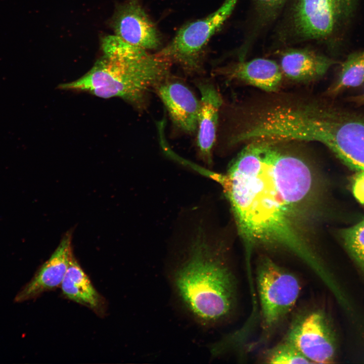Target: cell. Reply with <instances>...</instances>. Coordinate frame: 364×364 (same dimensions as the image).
Returning <instances> with one entry per match:
<instances>
[{
    "mask_svg": "<svg viewBox=\"0 0 364 364\" xmlns=\"http://www.w3.org/2000/svg\"><path fill=\"white\" fill-rule=\"evenodd\" d=\"M246 144L225 173L208 174L222 187L239 235L247 247L283 249L314 266L318 258L304 235L303 214L274 181L261 144Z\"/></svg>",
    "mask_w": 364,
    "mask_h": 364,
    "instance_id": "cell-1",
    "label": "cell"
},
{
    "mask_svg": "<svg viewBox=\"0 0 364 364\" xmlns=\"http://www.w3.org/2000/svg\"><path fill=\"white\" fill-rule=\"evenodd\" d=\"M173 252L167 267L171 292L195 323L214 328L227 321L236 308V279L226 243L203 224Z\"/></svg>",
    "mask_w": 364,
    "mask_h": 364,
    "instance_id": "cell-2",
    "label": "cell"
},
{
    "mask_svg": "<svg viewBox=\"0 0 364 364\" xmlns=\"http://www.w3.org/2000/svg\"><path fill=\"white\" fill-rule=\"evenodd\" d=\"M101 47L103 55L93 67L78 79L60 84V88L104 99L119 98L141 110L150 91L170 76V62L115 35L105 36Z\"/></svg>",
    "mask_w": 364,
    "mask_h": 364,
    "instance_id": "cell-3",
    "label": "cell"
},
{
    "mask_svg": "<svg viewBox=\"0 0 364 364\" xmlns=\"http://www.w3.org/2000/svg\"><path fill=\"white\" fill-rule=\"evenodd\" d=\"M273 131L281 140L320 143L349 168L364 170V117L316 99L290 97L276 110Z\"/></svg>",
    "mask_w": 364,
    "mask_h": 364,
    "instance_id": "cell-4",
    "label": "cell"
},
{
    "mask_svg": "<svg viewBox=\"0 0 364 364\" xmlns=\"http://www.w3.org/2000/svg\"><path fill=\"white\" fill-rule=\"evenodd\" d=\"M357 0H288L272 28L271 47L329 45L352 16Z\"/></svg>",
    "mask_w": 364,
    "mask_h": 364,
    "instance_id": "cell-5",
    "label": "cell"
},
{
    "mask_svg": "<svg viewBox=\"0 0 364 364\" xmlns=\"http://www.w3.org/2000/svg\"><path fill=\"white\" fill-rule=\"evenodd\" d=\"M256 281L262 335L267 337L294 308L301 284L296 276L267 257L257 264Z\"/></svg>",
    "mask_w": 364,
    "mask_h": 364,
    "instance_id": "cell-6",
    "label": "cell"
},
{
    "mask_svg": "<svg viewBox=\"0 0 364 364\" xmlns=\"http://www.w3.org/2000/svg\"><path fill=\"white\" fill-rule=\"evenodd\" d=\"M239 0H225L206 17L191 22L179 30L172 40L157 53L186 73L202 71L204 50L211 36L230 17Z\"/></svg>",
    "mask_w": 364,
    "mask_h": 364,
    "instance_id": "cell-7",
    "label": "cell"
},
{
    "mask_svg": "<svg viewBox=\"0 0 364 364\" xmlns=\"http://www.w3.org/2000/svg\"><path fill=\"white\" fill-rule=\"evenodd\" d=\"M285 339L293 344L311 362L331 363L336 356L334 333L325 313L310 311L296 319Z\"/></svg>",
    "mask_w": 364,
    "mask_h": 364,
    "instance_id": "cell-8",
    "label": "cell"
},
{
    "mask_svg": "<svg viewBox=\"0 0 364 364\" xmlns=\"http://www.w3.org/2000/svg\"><path fill=\"white\" fill-rule=\"evenodd\" d=\"M111 24L115 35L131 46L149 51L160 45L158 31L139 0H127L120 5Z\"/></svg>",
    "mask_w": 364,
    "mask_h": 364,
    "instance_id": "cell-9",
    "label": "cell"
},
{
    "mask_svg": "<svg viewBox=\"0 0 364 364\" xmlns=\"http://www.w3.org/2000/svg\"><path fill=\"white\" fill-rule=\"evenodd\" d=\"M274 51L279 58L283 75L296 81L320 78L336 63L312 45L287 47Z\"/></svg>",
    "mask_w": 364,
    "mask_h": 364,
    "instance_id": "cell-10",
    "label": "cell"
},
{
    "mask_svg": "<svg viewBox=\"0 0 364 364\" xmlns=\"http://www.w3.org/2000/svg\"><path fill=\"white\" fill-rule=\"evenodd\" d=\"M153 90L166 107L174 125L186 133H194L197 130L200 100L192 90L171 76Z\"/></svg>",
    "mask_w": 364,
    "mask_h": 364,
    "instance_id": "cell-11",
    "label": "cell"
},
{
    "mask_svg": "<svg viewBox=\"0 0 364 364\" xmlns=\"http://www.w3.org/2000/svg\"><path fill=\"white\" fill-rule=\"evenodd\" d=\"M72 234L67 232L49 259L39 268L31 281L18 293L15 300L22 302L61 286L71 258Z\"/></svg>",
    "mask_w": 364,
    "mask_h": 364,
    "instance_id": "cell-12",
    "label": "cell"
},
{
    "mask_svg": "<svg viewBox=\"0 0 364 364\" xmlns=\"http://www.w3.org/2000/svg\"><path fill=\"white\" fill-rule=\"evenodd\" d=\"M197 86L201 95L197 146L201 158L209 165L212 162V150L216 139L219 112L223 101L217 89L210 82L200 81Z\"/></svg>",
    "mask_w": 364,
    "mask_h": 364,
    "instance_id": "cell-13",
    "label": "cell"
},
{
    "mask_svg": "<svg viewBox=\"0 0 364 364\" xmlns=\"http://www.w3.org/2000/svg\"><path fill=\"white\" fill-rule=\"evenodd\" d=\"M216 73L230 80L241 81L269 93L278 89L283 77L278 63L264 58L239 60L219 69Z\"/></svg>",
    "mask_w": 364,
    "mask_h": 364,
    "instance_id": "cell-14",
    "label": "cell"
},
{
    "mask_svg": "<svg viewBox=\"0 0 364 364\" xmlns=\"http://www.w3.org/2000/svg\"><path fill=\"white\" fill-rule=\"evenodd\" d=\"M288 0H248L243 42L239 59L244 60L257 41L271 29Z\"/></svg>",
    "mask_w": 364,
    "mask_h": 364,
    "instance_id": "cell-15",
    "label": "cell"
},
{
    "mask_svg": "<svg viewBox=\"0 0 364 364\" xmlns=\"http://www.w3.org/2000/svg\"><path fill=\"white\" fill-rule=\"evenodd\" d=\"M61 287L67 298L90 308L99 315L104 314L106 308L105 299L94 287L74 256Z\"/></svg>",
    "mask_w": 364,
    "mask_h": 364,
    "instance_id": "cell-16",
    "label": "cell"
},
{
    "mask_svg": "<svg viewBox=\"0 0 364 364\" xmlns=\"http://www.w3.org/2000/svg\"><path fill=\"white\" fill-rule=\"evenodd\" d=\"M364 83V51L349 55L342 64L339 75L328 94L335 95L349 87Z\"/></svg>",
    "mask_w": 364,
    "mask_h": 364,
    "instance_id": "cell-17",
    "label": "cell"
},
{
    "mask_svg": "<svg viewBox=\"0 0 364 364\" xmlns=\"http://www.w3.org/2000/svg\"><path fill=\"white\" fill-rule=\"evenodd\" d=\"M348 252L364 273V219L342 233Z\"/></svg>",
    "mask_w": 364,
    "mask_h": 364,
    "instance_id": "cell-18",
    "label": "cell"
},
{
    "mask_svg": "<svg viewBox=\"0 0 364 364\" xmlns=\"http://www.w3.org/2000/svg\"><path fill=\"white\" fill-rule=\"evenodd\" d=\"M265 356L266 362L269 363H311L293 344L285 339L269 349Z\"/></svg>",
    "mask_w": 364,
    "mask_h": 364,
    "instance_id": "cell-19",
    "label": "cell"
},
{
    "mask_svg": "<svg viewBox=\"0 0 364 364\" xmlns=\"http://www.w3.org/2000/svg\"><path fill=\"white\" fill-rule=\"evenodd\" d=\"M352 191L356 199L364 205V170L357 171L352 184Z\"/></svg>",
    "mask_w": 364,
    "mask_h": 364,
    "instance_id": "cell-20",
    "label": "cell"
},
{
    "mask_svg": "<svg viewBox=\"0 0 364 364\" xmlns=\"http://www.w3.org/2000/svg\"><path fill=\"white\" fill-rule=\"evenodd\" d=\"M358 99V101L360 102H364V93L361 95L360 97L357 98Z\"/></svg>",
    "mask_w": 364,
    "mask_h": 364,
    "instance_id": "cell-21",
    "label": "cell"
}]
</instances>
